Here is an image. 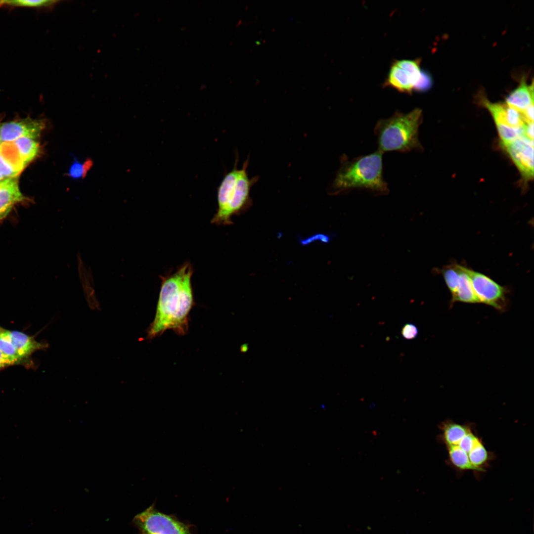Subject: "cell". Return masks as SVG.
<instances>
[{
	"mask_svg": "<svg viewBox=\"0 0 534 534\" xmlns=\"http://www.w3.org/2000/svg\"><path fill=\"white\" fill-rule=\"evenodd\" d=\"M11 341L22 360L33 353L48 347V344L36 341L33 337L17 331H8Z\"/></svg>",
	"mask_w": 534,
	"mask_h": 534,
	"instance_id": "4fadbf2b",
	"label": "cell"
},
{
	"mask_svg": "<svg viewBox=\"0 0 534 534\" xmlns=\"http://www.w3.org/2000/svg\"><path fill=\"white\" fill-rule=\"evenodd\" d=\"M45 127L43 120L25 118L0 124L1 142H11L22 137L38 139Z\"/></svg>",
	"mask_w": 534,
	"mask_h": 534,
	"instance_id": "ba28073f",
	"label": "cell"
},
{
	"mask_svg": "<svg viewBox=\"0 0 534 534\" xmlns=\"http://www.w3.org/2000/svg\"><path fill=\"white\" fill-rule=\"evenodd\" d=\"M18 150L27 165L38 155L40 144L37 139L30 137H22L13 141Z\"/></svg>",
	"mask_w": 534,
	"mask_h": 534,
	"instance_id": "e0dca14e",
	"label": "cell"
},
{
	"mask_svg": "<svg viewBox=\"0 0 534 534\" xmlns=\"http://www.w3.org/2000/svg\"><path fill=\"white\" fill-rule=\"evenodd\" d=\"M468 267L461 265L458 285L455 293L451 296L450 305L456 302L480 303L473 290L468 272Z\"/></svg>",
	"mask_w": 534,
	"mask_h": 534,
	"instance_id": "5bb4252c",
	"label": "cell"
},
{
	"mask_svg": "<svg viewBox=\"0 0 534 534\" xmlns=\"http://www.w3.org/2000/svg\"><path fill=\"white\" fill-rule=\"evenodd\" d=\"M92 165L93 162L90 158L81 162L74 156L73 162L65 175L74 179L84 178Z\"/></svg>",
	"mask_w": 534,
	"mask_h": 534,
	"instance_id": "d6986e66",
	"label": "cell"
},
{
	"mask_svg": "<svg viewBox=\"0 0 534 534\" xmlns=\"http://www.w3.org/2000/svg\"><path fill=\"white\" fill-rule=\"evenodd\" d=\"M507 153L526 180L534 176V140L523 135L505 146Z\"/></svg>",
	"mask_w": 534,
	"mask_h": 534,
	"instance_id": "9c48e42d",
	"label": "cell"
},
{
	"mask_svg": "<svg viewBox=\"0 0 534 534\" xmlns=\"http://www.w3.org/2000/svg\"><path fill=\"white\" fill-rule=\"evenodd\" d=\"M5 179V178H3V177H2V176H1V175L0 174V181H1V180H3V179Z\"/></svg>",
	"mask_w": 534,
	"mask_h": 534,
	"instance_id": "4316f807",
	"label": "cell"
},
{
	"mask_svg": "<svg viewBox=\"0 0 534 534\" xmlns=\"http://www.w3.org/2000/svg\"><path fill=\"white\" fill-rule=\"evenodd\" d=\"M192 265L185 262L177 271L162 276L156 314L147 330L152 339L168 329L180 335L188 330V315L194 305L191 277Z\"/></svg>",
	"mask_w": 534,
	"mask_h": 534,
	"instance_id": "6da1fadb",
	"label": "cell"
},
{
	"mask_svg": "<svg viewBox=\"0 0 534 534\" xmlns=\"http://www.w3.org/2000/svg\"><path fill=\"white\" fill-rule=\"evenodd\" d=\"M495 125L501 142L504 147L524 135V126L521 128H513L500 124Z\"/></svg>",
	"mask_w": 534,
	"mask_h": 534,
	"instance_id": "44dd1931",
	"label": "cell"
},
{
	"mask_svg": "<svg viewBox=\"0 0 534 534\" xmlns=\"http://www.w3.org/2000/svg\"><path fill=\"white\" fill-rule=\"evenodd\" d=\"M534 84L528 85L525 79H522L519 86L506 97L505 103L521 113L534 105Z\"/></svg>",
	"mask_w": 534,
	"mask_h": 534,
	"instance_id": "7c38bea8",
	"label": "cell"
},
{
	"mask_svg": "<svg viewBox=\"0 0 534 534\" xmlns=\"http://www.w3.org/2000/svg\"><path fill=\"white\" fill-rule=\"evenodd\" d=\"M12 364L13 362L0 350V370Z\"/></svg>",
	"mask_w": 534,
	"mask_h": 534,
	"instance_id": "484cf974",
	"label": "cell"
},
{
	"mask_svg": "<svg viewBox=\"0 0 534 534\" xmlns=\"http://www.w3.org/2000/svg\"><path fill=\"white\" fill-rule=\"evenodd\" d=\"M3 330H4V329H3L2 328H1L0 327V333H1V332H2L3 331Z\"/></svg>",
	"mask_w": 534,
	"mask_h": 534,
	"instance_id": "83f0119b",
	"label": "cell"
},
{
	"mask_svg": "<svg viewBox=\"0 0 534 534\" xmlns=\"http://www.w3.org/2000/svg\"><path fill=\"white\" fill-rule=\"evenodd\" d=\"M438 439L445 446L453 445L467 453L472 465L478 473H484L494 458L488 450L481 438L471 423H458L451 419L440 423Z\"/></svg>",
	"mask_w": 534,
	"mask_h": 534,
	"instance_id": "5b68a950",
	"label": "cell"
},
{
	"mask_svg": "<svg viewBox=\"0 0 534 534\" xmlns=\"http://www.w3.org/2000/svg\"><path fill=\"white\" fill-rule=\"evenodd\" d=\"M1 143V140H0V145Z\"/></svg>",
	"mask_w": 534,
	"mask_h": 534,
	"instance_id": "f1b7e54d",
	"label": "cell"
},
{
	"mask_svg": "<svg viewBox=\"0 0 534 534\" xmlns=\"http://www.w3.org/2000/svg\"><path fill=\"white\" fill-rule=\"evenodd\" d=\"M2 180L0 181V182H1V181Z\"/></svg>",
	"mask_w": 534,
	"mask_h": 534,
	"instance_id": "4dcf8cb0",
	"label": "cell"
},
{
	"mask_svg": "<svg viewBox=\"0 0 534 534\" xmlns=\"http://www.w3.org/2000/svg\"><path fill=\"white\" fill-rule=\"evenodd\" d=\"M0 174L4 178L18 177L19 174L0 156Z\"/></svg>",
	"mask_w": 534,
	"mask_h": 534,
	"instance_id": "cb8c5ba5",
	"label": "cell"
},
{
	"mask_svg": "<svg viewBox=\"0 0 534 534\" xmlns=\"http://www.w3.org/2000/svg\"><path fill=\"white\" fill-rule=\"evenodd\" d=\"M0 350L13 364L22 361L11 341L8 330H4L0 334Z\"/></svg>",
	"mask_w": 534,
	"mask_h": 534,
	"instance_id": "ffe728a7",
	"label": "cell"
},
{
	"mask_svg": "<svg viewBox=\"0 0 534 534\" xmlns=\"http://www.w3.org/2000/svg\"><path fill=\"white\" fill-rule=\"evenodd\" d=\"M24 199L18 177L2 180L0 182V221L7 216L15 205Z\"/></svg>",
	"mask_w": 534,
	"mask_h": 534,
	"instance_id": "8fae6325",
	"label": "cell"
},
{
	"mask_svg": "<svg viewBox=\"0 0 534 534\" xmlns=\"http://www.w3.org/2000/svg\"><path fill=\"white\" fill-rule=\"evenodd\" d=\"M483 102L490 111L495 124L521 128L528 123L520 112L505 103H492L487 99H485Z\"/></svg>",
	"mask_w": 534,
	"mask_h": 534,
	"instance_id": "30bf717a",
	"label": "cell"
},
{
	"mask_svg": "<svg viewBox=\"0 0 534 534\" xmlns=\"http://www.w3.org/2000/svg\"><path fill=\"white\" fill-rule=\"evenodd\" d=\"M0 156L18 174L27 166L13 141L1 143Z\"/></svg>",
	"mask_w": 534,
	"mask_h": 534,
	"instance_id": "2e32d148",
	"label": "cell"
},
{
	"mask_svg": "<svg viewBox=\"0 0 534 534\" xmlns=\"http://www.w3.org/2000/svg\"><path fill=\"white\" fill-rule=\"evenodd\" d=\"M383 154L377 150L352 160L343 155L330 186L331 192L338 194L354 189H365L376 194H387L389 189L383 177Z\"/></svg>",
	"mask_w": 534,
	"mask_h": 534,
	"instance_id": "7a4b0ae2",
	"label": "cell"
},
{
	"mask_svg": "<svg viewBox=\"0 0 534 534\" xmlns=\"http://www.w3.org/2000/svg\"><path fill=\"white\" fill-rule=\"evenodd\" d=\"M422 121V111L419 108L405 113L397 111L390 117L379 120L374 130L378 150L383 153L421 150L418 133Z\"/></svg>",
	"mask_w": 534,
	"mask_h": 534,
	"instance_id": "3957f363",
	"label": "cell"
},
{
	"mask_svg": "<svg viewBox=\"0 0 534 534\" xmlns=\"http://www.w3.org/2000/svg\"><path fill=\"white\" fill-rule=\"evenodd\" d=\"M135 520L143 533L148 534H190L188 528L152 507L137 515Z\"/></svg>",
	"mask_w": 534,
	"mask_h": 534,
	"instance_id": "52a82bcc",
	"label": "cell"
},
{
	"mask_svg": "<svg viewBox=\"0 0 534 534\" xmlns=\"http://www.w3.org/2000/svg\"><path fill=\"white\" fill-rule=\"evenodd\" d=\"M402 336L406 339L410 340L415 338L418 334L416 326L411 323L406 324L401 331Z\"/></svg>",
	"mask_w": 534,
	"mask_h": 534,
	"instance_id": "d4e9b609",
	"label": "cell"
},
{
	"mask_svg": "<svg viewBox=\"0 0 534 534\" xmlns=\"http://www.w3.org/2000/svg\"><path fill=\"white\" fill-rule=\"evenodd\" d=\"M60 1L59 0H0V6H20L27 7L38 8L52 9Z\"/></svg>",
	"mask_w": 534,
	"mask_h": 534,
	"instance_id": "ac0fdd59",
	"label": "cell"
},
{
	"mask_svg": "<svg viewBox=\"0 0 534 534\" xmlns=\"http://www.w3.org/2000/svg\"><path fill=\"white\" fill-rule=\"evenodd\" d=\"M394 63L406 71L411 77L414 86L417 82L421 72L420 68V60L402 59L396 60Z\"/></svg>",
	"mask_w": 534,
	"mask_h": 534,
	"instance_id": "7402d4cb",
	"label": "cell"
},
{
	"mask_svg": "<svg viewBox=\"0 0 534 534\" xmlns=\"http://www.w3.org/2000/svg\"><path fill=\"white\" fill-rule=\"evenodd\" d=\"M468 272L474 293L480 303L489 305L500 312L506 311L507 289L488 276L468 268Z\"/></svg>",
	"mask_w": 534,
	"mask_h": 534,
	"instance_id": "8992f818",
	"label": "cell"
},
{
	"mask_svg": "<svg viewBox=\"0 0 534 534\" xmlns=\"http://www.w3.org/2000/svg\"><path fill=\"white\" fill-rule=\"evenodd\" d=\"M142 534H146V533H142Z\"/></svg>",
	"mask_w": 534,
	"mask_h": 534,
	"instance_id": "f546056e",
	"label": "cell"
},
{
	"mask_svg": "<svg viewBox=\"0 0 534 534\" xmlns=\"http://www.w3.org/2000/svg\"><path fill=\"white\" fill-rule=\"evenodd\" d=\"M236 158L233 168L226 173L217 190L218 209L211 221L216 225H229L231 218L242 210L249 201L250 191L257 178H249L247 159L242 168L237 167Z\"/></svg>",
	"mask_w": 534,
	"mask_h": 534,
	"instance_id": "277c9868",
	"label": "cell"
},
{
	"mask_svg": "<svg viewBox=\"0 0 534 534\" xmlns=\"http://www.w3.org/2000/svg\"><path fill=\"white\" fill-rule=\"evenodd\" d=\"M386 84L403 93H411L413 90L414 82L411 77L394 63L390 69Z\"/></svg>",
	"mask_w": 534,
	"mask_h": 534,
	"instance_id": "9a60e30c",
	"label": "cell"
},
{
	"mask_svg": "<svg viewBox=\"0 0 534 534\" xmlns=\"http://www.w3.org/2000/svg\"><path fill=\"white\" fill-rule=\"evenodd\" d=\"M432 79L426 71H421L420 77L413 87V89L419 92L428 90L432 86Z\"/></svg>",
	"mask_w": 534,
	"mask_h": 534,
	"instance_id": "603a6c76",
	"label": "cell"
}]
</instances>
